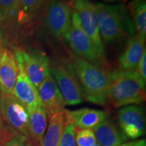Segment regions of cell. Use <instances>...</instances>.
<instances>
[{
  "instance_id": "cell-11",
  "label": "cell",
  "mask_w": 146,
  "mask_h": 146,
  "mask_svg": "<svg viewBox=\"0 0 146 146\" xmlns=\"http://www.w3.org/2000/svg\"><path fill=\"white\" fill-rule=\"evenodd\" d=\"M37 91L42 106L49 118L64 110L66 103L52 74L42 81Z\"/></svg>"
},
{
  "instance_id": "cell-21",
  "label": "cell",
  "mask_w": 146,
  "mask_h": 146,
  "mask_svg": "<svg viewBox=\"0 0 146 146\" xmlns=\"http://www.w3.org/2000/svg\"><path fill=\"white\" fill-rule=\"evenodd\" d=\"M45 2V0H18V22L28 23L36 18L41 13Z\"/></svg>"
},
{
  "instance_id": "cell-28",
  "label": "cell",
  "mask_w": 146,
  "mask_h": 146,
  "mask_svg": "<svg viewBox=\"0 0 146 146\" xmlns=\"http://www.w3.org/2000/svg\"><path fill=\"white\" fill-rule=\"evenodd\" d=\"M3 126V122H2V116H1V112H0V131H1V127Z\"/></svg>"
},
{
  "instance_id": "cell-15",
  "label": "cell",
  "mask_w": 146,
  "mask_h": 146,
  "mask_svg": "<svg viewBox=\"0 0 146 146\" xmlns=\"http://www.w3.org/2000/svg\"><path fill=\"white\" fill-rule=\"evenodd\" d=\"M145 38L135 34L127 40L125 50L118 58V65L122 70H135L145 51Z\"/></svg>"
},
{
  "instance_id": "cell-25",
  "label": "cell",
  "mask_w": 146,
  "mask_h": 146,
  "mask_svg": "<svg viewBox=\"0 0 146 146\" xmlns=\"http://www.w3.org/2000/svg\"><path fill=\"white\" fill-rule=\"evenodd\" d=\"M136 68L139 75L144 82H146V52L143 54Z\"/></svg>"
},
{
  "instance_id": "cell-7",
  "label": "cell",
  "mask_w": 146,
  "mask_h": 146,
  "mask_svg": "<svg viewBox=\"0 0 146 146\" xmlns=\"http://www.w3.org/2000/svg\"><path fill=\"white\" fill-rule=\"evenodd\" d=\"M44 22L53 35L67 41L71 26V8L62 0H50L45 5Z\"/></svg>"
},
{
  "instance_id": "cell-13",
  "label": "cell",
  "mask_w": 146,
  "mask_h": 146,
  "mask_svg": "<svg viewBox=\"0 0 146 146\" xmlns=\"http://www.w3.org/2000/svg\"><path fill=\"white\" fill-rule=\"evenodd\" d=\"M18 72L19 68L14 53L2 49L0 54V93L13 95Z\"/></svg>"
},
{
  "instance_id": "cell-2",
  "label": "cell",
  "mask_w": 146,
  "mask_h": 146,
  "mask_svg": "<svg viewBox=\"0 0 146 146\" xmlns=\"http://www.w3.org/2000/svg\"><path fill=\"white\" fill-rule=\"evenodd\" d=\"M107 101L120 108L139 104L145 100V82L135 70H114L107 73Z\"/></svg>"
},
{
  "instance_id": "cell-17",
  "label": "cell",
  "mask_w": 146,
  "mask_h": 146,
  "mask_svg": "<svg viewBox=\"0 0 146 146\" xmlns=\"http://www.w3.org/2000/svg\"><path fill=\"white\" fill-rule=\"evenodd\" d=\"M29 137L37 146H41L47 125V117L43 106L29 110Z\"/></svg>"
},
{
  "instance_id": "cell-26",
  "label": "cell",
  "mask_w": 146,
  "mask_h": 146,
  "mask_svg": "<svg viewBox=\"0 0 146 146\" xmlns=\"http://www.w3.org/2000/svg\"><path fill=\"white\" fill-rule=\"evenodd\" d=\"M118 146H146V141L145 139H139L130 142H125Z\"/></svg>"
},
{
  "instance_id": "cell-3",
  "label": "cell",
  "mask_w": 146,
  "mask_h": 146,
  "mask_svg": "<svg viewBox=\"0 0 146 146\" xmlns=\"http://www.w3.org/2000/svg\"><path fill=\"white\" fill-rule=\"evenodd\" d=\"M70 64L83 89L84 98L97 105L108 104V74L102 68L96 66L75 55L71 57Z\"/></svg>"
},
{
  "instance_id": "cell-4",
  "label": "cell",
  "mask_w": 146,
  "mask_h": 146,
  "mask_svg": "<svg viewBox=\"0 0 146 146\" xmlns=\"http://www.w3.org/2000/svg\"><path fill=\"white\" fill-rule=\"evenodd\" d=\"M67 41L76 56L100 68L104 65L105 61L99 56L93 42L82 28L77 14L72 10H71V26Z\"/></svg>"
},
{
  "instance_id": "cell-29",
  "label": "cell",
  "mask_w": 146,
  "mask_h": 146,
  "mask_svg": "<svg viewBox=\"0 0 146 146\" xmlns=\"http://www.w3.org/2000/svg\"><path fill=\"white\" fill-rule=\"evenodd\" d=\"M1 50H2V47H1V36H0V54H1Z\"/></svg>"
},
{
  "instance_id": "cell-6",
  "label": "cell",
  "mask_w": 146,
  "mask_h": 146,
  "mask_svg": "<svg viewBox=\"0 0 146 146\" xmlns=\"http://www.w3.org/2000/svg\"><path fill=\"white\" fill-rule=\"evenodd\" d=\"M14 54L18 65L23 68L37 89L42 81L50 74V62L46 54L37 49L29 52L17 49Z\"/></svg>"
},
{
  "instance_id": "cell-19",
  "label": "cell",
  "mask_w": 146,
  "mask_h": 146,
  "mask_svg": "<svg viewBox=\"0 0 146 146\" xmlns=\"http://www.w3.org/2000/svg\"><path fill=\"white\" fill-rule=\"evenodd\" d=\"M129 13L134 24L135 32L142 37H146L145 0H133L129 5Z\"/></svg>"
},
{
  "instance_id": "cell-23",
  "label": "cell",
  "mask_w": 146,
  "mask_h": 146,
  "mask_svg": "<svg viewBox=\"0 0 146 146\" xmlns=\"http://www.w3.org/2000/svg\"><path fill=\"white\" fill-rule=\"evenodd\" d=\"M75 141L77 146H92L97 143L96 137L92 130L79 129L76 132Z\"/></svg>"
},
{
  "instance_id": "cell-22",
  "label": "cell",
  "mask_w": 146,
  "mask_h": 146,
  "mask_svg": "<svg viewBox=\"0 0 146 146\" xmlns=\"http://www.w3.org/2000/svg\"><path fill=\"white\" fill-rule=\"evenodd\" d=\"M18 0H0V28L18 20Z\"/></svg>"
},
{
  "instance_id": "cell-9",
  "label": "cell",
  "mask_w": 146,
  "mask_h": 146,
  "mask_svg": "<svg viewBox=\"0 0 146 146\" xmlns=\"http://www.w3.org/2000/svg\"><path fill=\"white\" fill-rule=\"evenodd\" d=\"M0 112L8 126L29 137L28 112L13 95L0 93Z\"/></svg>"
},
{
  "instance_id": "cell-16",
  "label": "cell",
  "mask_w": 146,
  "mask_h": 146,
  "mask_svg": "<svg viewBox=\"0 0 146 146\" xmlns=\"http://www.w3.org/2000/svg\"><path fill=\"white\" fill-rule=\"evenodd\" d=\"M92 131L97 142L101 146H118L129 139L116 124L107 118Z\"/></svg>"
},
{
  "instance_id": "cell-30",
  "label": "cell",
  "mask_w": 146,
  "mask_h": 146,
  "mask_svg": "<svg viewBox=\"0 0 146 146\" xmlns=\"http://www.w3.org/2000/svg\"><path fill=\"white\" fill-rule=\"evenodd\" d=\"M92 146H101V145H100V144H99V143H98V142H97V143H95V144H94V145H93Z\"/></svg>"
},
{
  "instance_id": "cell-20",
  "label": "cell",
  "mask_w": 146,
  "mask_h": 146,
  "mask_svg": "<svg viewBox=\"0 0 146 146\" xmlns=\"http://www.w3.org/2000/svg\"><path fill=\"white\" fill-rule=\"evenodd\" d=\"M0 146H37L30 137L3 125L0 131Z\"/></svg>"
},
{
  "instance_id": "cell-8",
  "label": "cell",
  "mask_w": 146,
  "mask_h": 146,
  "mask_svg": "<svg viewBox=\"0 0 146 146\" xmlns=\"http://www.w3.org/2000/svg\"><path fill=\"white\" fill-rule=\"evenodd\" d=\"M72 6L84 31L93 42L100 57L105 61L104 46L97 23L94 3L89 0H72Z\"/></svg>"
},
{
  "instance_id": "cell-5",
  "label": "cell",
  "mask_w": 146,
  "mask_h": 146,
  "mask_svg": "<svg viewBox=\"0 0 146 146\" xmlns=\"http://www.w3.org/2000/svg\"><path fill=\"white\" fill-rule=\"evenodd\" d=\"M50 72L62 96L66 105H77L83 102V89L70 63H54Z\"/></svg>"
},
{
  "instance_id": "cell-12",
  "label": "cell",
  "mask_w": 146,
  "mask_h": 146,
  "mask_svg": "<svg viewBox=\"0 0 146 146\" xmlns=\"http://www.w3.org/2000/svg\"><path fill=\"white\" fill-rule=\"evenodd\" d=\"M66 124H72L78 129L92 130L106 118L104 111L92 108H81L76 110H64Z\"/></svg>"
},
{
  "instance_id": "cell-24",
  "label": "cell",
  "mask_w": 146,
  "mask_h": 146,
  "mask_svg": "<svg viewBox=\"0 0 146 146\" xmlns=\"http://www.w3.org/2000/svg\"><path fill=\"white\" fill-rule=\"evenodd\" d=\"M58 146H76L75 128L72 124H66L60 137Z\"/></svg>"
},
{
  "instance_id": "cell-1",
  "label": "cell",
  "mask_w": 146,
  "mask_h": 146,
  "mask_svg": "<svg viewBox=\"0 0 146 146\" xmlns=\"http://www.w3.org/2000/svg\"><path fill=\"white\" fill-rule=\"evenodd\" d=\"M95 14L102 41L115 44L135 35V29L125 4L94 3Z\"/></svg>"
},
{
  "instance_id": "cell-27",
  "label": "cell",
  "mask_w": 146,
  "mask_h": 146,
  "mask_svg": "<svg viewBox=\"0 0 146 146\" xmlns=\"http://www.w3.org/2000/svg\"><path fill=\"white\" fill-rule=\"evenodd\" d=\"M102 1H108V2H124L127 1V0H102Z\"/></svg>"
},
{
  "instance_id": "cell-18",
  "label": "cell",
  "mask_w": 146,
  "mask_h": 146,
  "mask_svg": "<svg viewBox=\"0 0 146 146\" xmlns=\"http://www.w3.org/2000/svg\"><path fill=\"white\" fill-rule=\"evenodd\" d=\"M65 125L66 120L64 110L51 116L41 146H58Z\"/></svg>"
},
{
  "instance_id": "cell-10",
  "label": "cell",
  "mask_w": 146,
  "mask_h": 146,
  "mask_svg": "<svg viewBox=\"0 0 146 146\" xmlns=\"http://www.w3.org/2000/svg\"><path fill=\"white\" fill-rule=\"evenodd\" d=\"M118 122L120 130L130 139H137L145 131V110L142 106L129 105L118 110Z\"/></svg>"
},
{
  "instance_id": "cell-14",
  "label": "cell",
  "mask_w": 146,
  "mask_h": 146,
  "mask_svg": "<svg viewBox=\"0 0 146 146\" xmlns=\"http://www.w3.org/2000/svg\"><path fill=\"white\" fill-rule=\"evenodd\" d=\"M19 72L14 87L13 96L28 111L36 107L42 106L39 93L33 85L23 68L18 65Z\"/></svg>"
}]
</instances>
